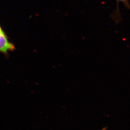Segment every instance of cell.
<instances>
[{"label": "cell", "mask_w": 130, "mask_h": 130, "mask_svg": "<svg viewBox=\"0 0 130 130\" xmlns=\"http://www.w3.org/2000/svg\"><path fill=\"white\" fill-rule=\"evenodd\" d=\"M15 49L14 44L9 41L7 35L0 26V52L7 55Z\"/></svg>", "instance_id": "6da1fadb"}, {"label": "cell", "mask_w": 130, "mask_h": 130, "mask_svg": "<svg viewBox=\"0 0 130 130\" xmlns=\"http://www.w3.org/2000/svg\"><path fill=\"white\" fill-rule=\"evenodd\" d=\"M120 1H125V0H120Z\"/></svg>", "instance_id": "7a4b0ae2"}]
</instances>
